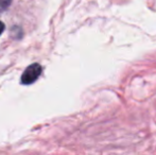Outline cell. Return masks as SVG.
Here are the masks:
<instances>
[{"instance_id": "obj_1", "label": "cell", "mask_w": 156, "mask_h": 155, "mask_svg": "<svg viewBox=\"0 0 156 155\" xmlns=\"http://www.w3.org/2000/svg\"><path fill=\"white\" fill-rule=\"evenodd\" d=\"M41 67L39 64H32L25 70V72L21 76V83L26 85L32 84L33 82L37 80V78L41 73Z\"/></svg>"}, {"instance_id": "obj_2", "label": "cell", "mask_w": 156, "mask_h": 155, "mask_svg": "<svg viewBox=\"0 0 156 155\" xmlns=\"http://www.w3.org/2000/svg\"><path fill=\"white\" fill-rule=\"evenodd\" d=\"M3 30H4V25L0 21V35H1V33L3 32Z\"/></svg>"}]
</instances>
